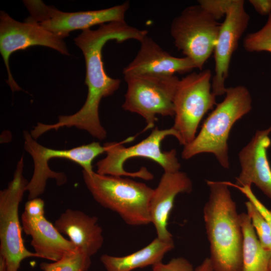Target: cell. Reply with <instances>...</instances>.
<instances>
[{
    "label": "cell",
    "mask_w": 271,
    "mask_h": 271,
    "mask_svg": "<svg viewBox=\"0 0 271 271\" xmlns=\"http://www.w3.org/2000/svg\"><path fill=\"white\" fill-rule=\"evenodd\" d=\"M146 30H140L126 22H111L103 24L95 30H83L74 39L75 44L84 56L86 65L85 84L88 92L86 101L75 113L62 115V127L75 126L87 131L91 136L103 140L107 136L106 130L101 124L99 107L101 99L112 95L119 88L121 81L109 77L106 73L102 60V51L110 40L122 43L133 39L141 42L148 35Z\"/></svg>",
    "instance_id": "1"
},
{
    "label": "cell",
    "mask_w": 271,
    "mask_h": 271,
    "mask_svg": "<svg viewBox=\"0 0 271 271\" xmlns=\"http://www.w3.org/2000/svg\"><path fill=\"white\" fill-rule=\"evenodd\" d=\"M206 183L203 217L214 271H241L243 234L236 203L226 181Z\"/></svg>",
    "instance_id": "2"
},
{
    "label": "cell",
    "mask_w": 271,
    "mask_h": 271,
    "mask_svg": "<svg viewBox=\"0 0 271 271\" xmlns=\"http://www.w3.org/2000/svg\"><path fill=\"white\" fill-rule=\"evenodd\" d=\"M224 100L204 121L194 139L184 147L183 159L188 160L201 153L213 154L224 168H229L228 139L234 124L251 109L248 90L238 85L226 88Z\"/></svg>",
    "instance_id": "3"
},
{
    "label": "cell",
    "mask_w": 271,
    "mask_h": 271,
    "mask_svg": "<svg viewBox=\"0 0 271 271\" xmlns=\"http://www.w3.org/2000/svg\"><path fill=\"white\" fill-rule=\"evenodd\" d=\"M85 184L95 200L117 214L128 225L151 223L150 203L154 189L120 176L82 171Z\"/></svg>",
    "instance_id": "4"
},
{
    "label": "cell",
    "mask_w": 271,
    "mask_h": 271,
    "mask_svg": "<svg viewBox=\"0 0 271 271\" xmlns=\"http://www.w3.org/2000/svg\"><path fill=\"white\" fill-rule=\"evenodd\" d=\"M173 136L177 139L178 135L173 127L160 129L155 128L145 139L133 146L125 147L123 144L132 141L134 137L117 142L105 143L106 156L96 163V173L101 175L115 176H127L139 178L145 180L153 179V175L145 167L139 171L130 172L125 170L124 164L130 158L141 157L153 161L159 164L164 172H175L180 171L181 164L177 157L176 150L163 151L161 144L168 136Z\"/></svg>",
    "instance_id": "5"
},
{
    "label": "cell",
    "mask_w": 271,
    "mask_h": 271,
    "mask_svg": "<svg viewBox=\"0 0 271 271\" xmlns=\"http://www.w3.org/2000/svg\"><path fill=\"white\" fill-rule=\"evenodd\" d=\"M127 84L122 108L145 120V130L154 126L157 115L174 116V99L180 79L176 75L124 76Z\"/></svg>",
    "instance_id": "6"
},
{
    "label": "cell",
    "mask_w": 271,
    "mask_h": 271,
    "mask_svg": "<svg viewBox=\"0 0 271 271\" xmlns=\"http://www.w3.org/2000/svg\"><path fill=\"white\" fill-rule=\"evenodd\" d=\"M210 70L192 72L180 79L174 99V123L177 139L184 147L195 138L204 115L216 105Z\"/></svg>",
    "instance_id": "7"
},
{
    "label": "cell",
    "mask_w": 271,
    "mask_h": 271,
    "mask_svg": "<svg viewBox=\"0 0 271 271\" xmlns=\"http://www.w3.org/2000/svg\"><path fill=\"white\" fill-rule=\"evenodd\" d=\"M23 169L22 156L13 180L0 192V256L5 261L7 271H18L23 260L38 257L26 248L22 236L19 206L29 182L23 176Z\"/></svg>",
    "instance_id": "8"
},
{
    "label": "cell",
    "mask_w": 271,
    "mask_h": 271,
    "mask_svg": "<svg viewBox=\"0 0 271 271\" xmlns=\"http://www.w3.org/2000/svg\"><path fill=\"white\" fill-rule=\"evenodd\" d=\"M220 26L198 4L173 19L170 33L175 47L201 70L214 51Z\"/></svg>",
    "instance_id": "9"
},
{
    "label": "cell",
    "mask_w": 271,
    "mask_h": 271,
    "mask_svg": "<svg viewBox=\"0 0 271 271\" xmlns=\"http://www.w3.org/2000/svg\"><path fill=\"white\" fill-rule=\"evenodd\" d=\"M24 138L25 150L32 157L34 165L33 176L26 188L29 200L37 198L44 192L49 178L55 179L59 186L67 182L64 173L50 169L48 162L51 159L70 160L81 166L83 170L91 172L94 159L106 151L104 146L96 142L67 150L48 148L38 143L27 130L24 131Z\"/></svg>",
    "instance_id": "10"
},
{
    "label": "cell",
    "mask_w": 271,
    "mask_h": 271,
    "mask_svg": "<svg viewBox=\"0 0 271 271\" xmlns=\"http://www.w3.org/2000/svg\"><path fill=\"white\" fill-rule=\"evenodd\" d=\"M31 16L26 21L38 24L62 38L75 30H84L96 25L125 22V15L129 3L125 2L112 7L94 11L64 12L41 1H24Z\"/></svg>",
    "instance_id": "11"
},
{
    "label": "cell",
    "mask_w": 271,
    "mask_h": 271,
    "mask_svg": "<svg viewBox=\"0 0 271 271\" xmlns=\"http://www.w3.org/2000/svg\"><path fill=\"white\" fill-rule=\"evenodd\" d=\"M38 45L48 47L62 54L69 55L63 39L38 24L17 21L4 11H1L0 52L8 75L7 82L13 92L22 88L12 75L9 63L10 56L17 51Z\"/></svg>",
    "instance_id": "12"
},
{
    "label": "cell",
    "mask_w": 271,
    "mask_h": 271,
    "mask_svg": "<svg viewBox=\"0 0 271 271\" xmlns=\"http://www.w3.org/2000/svg\"><path fill=\"white\" fill-rule=\"evenodd\" d=\"M249 19L244 8V1L234 0L221 24L213 51L215 74L211 86L216 96L225 94V83L228 76L230 60L239 39L248 27Z\"/></svg>",
    "instance_id": "13"
},
{
    "label": "cell",
    "mask_w": 271,
    "mask_h": 271,
    "mask_svg": "<svg viewBox=\"0 0 271 271\" xmlns=\"http://www.w3.org/2000/svg\"><path fill=\"white\" fill-rule=\"evenodd\" d=\"M271 126L257 130L238 154L241 172L233 183L237 186H256L271 200V167L267 150L271 145Z\"/></svg>",
    "instance_id": "14"
},
{
    "label": "cell",
    "mask_w": 271,
    "mask_h": 271,
    "mask_svg": "<svg viewBox=\"0 0 271 271\" xmlns=\"http://www.w3.org/2000/svg\"><path fill=\"white\" fill-rule=\"evenodd\" d=\"M140 43V49L136 56L123 69L124 76L145 74L175 75L176 73H187L196 68L189 58L170 55L148 35Z\"/></svg>",
    "instance_id": "15"
},
{
    "label": "cell",
    "mask_w": 271,
    "mask_h": 271,
    "mask_svg": "<svg viewBox=\"0 0 271 271\" xmlns=\"http://www.w3.org/2000/svg\"><path fill=\"white\" fill-rule=\"evenodd\" d=\"M191 179L185 172H164L155 189L150 203L151 223H153L157 237L172 240L173 236L168 229L170 214L176 196L180 193L192 191Z\"/></svg>",
    "instance_id": "16"
},
{
    "label": "cell",
    "mask_w": 271,
    "mask_h": 271,
    "mask_svg": "<svg viewBox=\"0 0 271 271\" xmlns=\"http://www.w3.org/2000/svg\"><path fill=\"white\" fill-rule=\"evenodd\" d=\"M97 218L82 211L67 209L55 221L54 226L68 236L77 249L91 257L102 247L104 239Z\"/></svg>",
    "instance_id": "17"
},
{
    "label": "cell",
    "mask_w": 271,
    "mask_h": 271,
    "mask_svg": "<svg viewBox=\"0 0 271 271\" xmlns=\"http://www.w3.org/2000/svg\"><path fill=\"white\" fill-rule=\"evenodd\" d=\"M21 220L22 229L31 237V245L39 258L56 261L78 250L44 216L32 218L23 213Z\"/></svg>",
    "instance_id": "18"
},
{
    "label": "cell",
    "mask_w": 271,
    "mask_h": 271,
    "mask_svg": "<svg viewBox=\"0 0 271 271\" xmlns=\"http://www.w3.org/2000/svg\"><path fill=\"white\" fill-rule=\"evenodd\" d=\"M174 248L173 239L156 237L142 249L122 256L103 254L100 261L107 271H132L162 262L164 255Z\"/></svg>",
    "instance_id": "19"
},
{
    "label": "cell",
    "mask_w": 271,
    "mask_h": 271,
    "mask_svg": "<svg viewBox=\"0 0 271 271\" xmlns=\"http://www.w3.org/2000/svg\"><path fill=\"white\" fill-rule=\"evenodd\" d=\"M243 234L241 271H269L271 252L261 246L247 213L239 214Z\"/></svg>",
    "instance_id": "20"
},
{
    "label": "cell",
    "mask_w": 271,
    "mask_h": 271,
    "mask_svg": "<svg viewBox=\"0 0 271 271\" xmlns=\"http://www.w3.org/2000/svg\"><path fill=\"white\" fill-rule=\"evenodd\" d=\"M91 263V257L77 250L65 255L58 261L43 262L40 267L43 271H87Z\"/></svg>",
    "instance_id": "21"
},
{
    "label": "cell",
    "mask_w": 271,
    "mask_h": 271,
    "mask_svg": "<svg viewBox=\"0 0 271 271\" xmlns=\"http://www.w3.org/2000/svg\"><path fill=\"white\" fill-rule=\"evenodd\" d=\"M256 235L262 247L271 252V228L263 216L249 200L245 203Z\"/></svg>",
    "instance_id": "22"
},
{
    "label": "cell",
    "mask_w": 271,
    "mask_h": 271,
    "mask_svg": "<svg viewBox=\"0 0 271 271\" xmlns=\"http://www.w3.org/2000/svg\"><path fill=\"white\" fill-rule=\"evenodd\" d=\"M243 46L250 52L266 51L271 53V14L263 27L256 32L248 34Z\"/></svg>",
    "instance_id": "23"
},
{
    "label": "cell",
    "mask_w": 271,
    "mask_h": 271,
    "mask_svg": "<svg viewBox=\"0 0 271 271\" xmlns=\"http://www.w3.org/2000/svg\"><path fill=\"white\" fill-rule=\"evenodd\" d=\"M234 0H200L198 4L216 20L225 16Z\"/></svg>",
    "instance_id": "24"
},
{
    "label": "cell",
    "mask_w": 271,
    "mask_h": 271,
    "mask_svg": "<svg viewBox=\"0 0 271 271\" xmlns=\"http://www.w3.org/2000/svg\"><path fill=\"white\" fill-rule=\"evenodd\" d=\"M227 184L229 186L233 187L237 189L242 193H243L248 199V200L250 201L255 206L258 210L266 219L271 228V210L268 209L256 197L251 190V186H237L230 182H227ZM269 271H271V257L269 262Z\"/></svg>",
    "instance_id": "25"
},
{
    "label": "cell",
    "mask_w": 271,
    "mask_h": 271,
    "mask_svg": "<svg viewBox=\"0 0 271 271\" xmlns=\"http://www.w3.org/2000/svg\"><path fill=\"white\" fill-rule=\"evenodd\" d=\"M154 271H194L193 265L186 258L179 257L173 258L168 263L162 262L153 266Z\"/></svg>",
    "instance_id": "26"
},
{
    "label": "cell",
    "mask_w": 271,
    "mask_h": 271,
    "mask_svg": "<svg viewBox=\"0 0 271 271\" xmlns=\"http://www.w3.org/2000/svg\"><path fill=\"white\" fill-rule=\"evenodd\" d=\"M24 213L32 218L44 216V202L40 198L29 200L25 205Z\"/></svg>",
    "instance_id": "27"
},
{
    "label": "cell",
    "mask_w": 271,
    "mask_h": 271,
    "mask_svg": "<svg viewBox=\"0 0 271 271\" xmlns=\"http://www.w3.org/2000/svg\"><path fill=\"white\" fill-rule=\"evenodd\" d=\"M249 2L259 14H271V0H249Z\"/></svg>",
    "instance_id": "28"
},
{
    "label": "cell",
    "mask_w": 271,
    "mask_h": 271,
    "mask_svg": "<svg viewBox=\"0 0 271 271\" xmlns=\"http://www.w3.org/2000/svg\"><path fill=\"white\" fill-rule=\"evenodd\" d=\"M194 271H214L210 258H205Z\"/></svg>",
    "instance_id": "29"
},
{
    "label": "cell",
    "mask_w": 271,
    "mask_h": 271,
    "mask_svg": "<svg viewBox=\"0 0 271 271\" xmlns=\"http://www.w3.org/2000/svg\"><path fill=\"white\" fill-rule=\"evenodd\" d=\"M0 271H7L5 261L2 256H0Z\"/></svg>",
    "instance_id": "30"
},
{
    "label": "cell",
    "mask_w": 271,
    "mask_h": 271,
    "mask_svg": "<svg viewBox=\"0 0 271 271\" xmlns=\"http://www.w3.org/2000/svg\"><path fill=\"white\" fill-rule=\"evenodd\" d=\"M270 210H271V209H270Z\"/></svg>",
    "instance_id": "31"
}]
</instances>
